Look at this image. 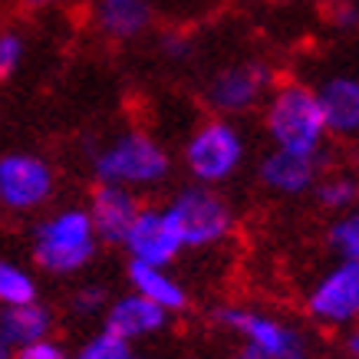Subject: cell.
Here are the masks:
<instances>
[{"label": "cell", "mask_w": 359, "mask_h": 359, "mask_svg": "<svg viewBox=\"0 0 359 359\" xmlns=\"http://www.w3.org/2000/svg\"><path fill=\"white\" fill-rule=\"evenodd\" d=\"M122 250L135 264H152V267H172L182 254V234L175 228V218L165 205H142L129 234L122 241Z\"/></svg>", "instance_id": "30bf717a"}, {"label": "cell", "mask_w": 359, "mask_h": 359, "mask_svg": "<svg viewBox=\"0 0 359 359\" xmlns=\"http://www.w3.org/2000/svg\"><path fill=\"white\" fill-rule=\"evenodd\" d=\"M99 241L86 205H63L46 211L30 228V261L46 277H79L96 264Z\"/></svg>", "instance_id": "6da1fadb"}, {"label": "cell", "mask_w": 359, "mask_h": 359, "mask_svg": "<svg viewBox=\"0 0 359 359\" xmlns=\"http://www.w3.org/2000/svg\"><path fill=\"white\" fill-rule=\"evenodd\" d=\"M327 132L337 139H359V76L333 73L316 86Z\"/></svg>", "instance_id": "9a60e30c"}, {"label": "cell", "mask_w": 359, "mask_h": 359, "mask_svg": "<svg viewBox=\"0 0 359 359\" xmlns=\"http://www.w3.org/2000/svg\"><path fill=\"white\" fill-rule=\"evenodd\" d=\"M109 290L102 283H79L69 294V313L76 320H102L106 306H109Z\"/></svg>", "instance_id": "7402d4cb"}, {"label": "cell", "mask_w": 359, "mask_h": 359, "mask_svg": "<svg viewBox=\"0 0 359 359\" xmlns=\"http://www.w3.org/2000/svg\"><path fill=\"white\" fill-rule=\"evenodd\" d=\"M175 158L162 139L145 129H126L89 155V172L96 185H119L129 191H149L172 178Z\"/></svg>", "instance_id": "7a4b0ae2"}, {"label": "cell", "mask_w": 359, "mask_h": 359, "mask_svg": "<svg viewBox=\"0 0 359 359\" xmlns=\"http://www.w3.org/2000/svg\"><path fill=\"white\" fill-rule=\"evenodd\" d=\"M168 323H172V313H165L162 306H155L152 300L132 294V290L112 297L106 313H102V330L116 333V337L132 343V346L142 343V339H152L158 333H165Z\"/></svg>", "instance_id": "4fadbf2b"}, {"label": "cell", "mask_w": 359, "mask_h": 359, "mask_svg": "<svg viewBox=\"0 0 359 359\" xmlns=\"http://www.w3.org/2000/svg\"><path fill=\"white\" fill-rule=\"evenodd\" d=\"M162 53L168 56V60H188L191 43H188L185 36H178V33H168V36H162Z\"/></svg>", "instance_id": "484cf974"}, {"label": "cell", "mask_w": 359, "mask_h": 359, "mask_svg": "<svg viewBox=\"0 0 359 359\" xmlns=\"http://www.w3.org/2000/svg\"><path fill=\"white\" fill-rule=\"evenodd\" d=\"M327 175V152L297 155L267 149L257 158V182L273 198H304L313 195L316 182Z\"/></svg>", "instance_id": "8fae6325"}, {"label": "cell", "mask_w": 359, "mask_h": 359, "mask_svg": "<svg viewBox=\"0 0 359 359\" xmlns=\"http://www.w3.org/2000/svg\"><path fill=\"white\" fill-rule=\"evenodd\" d=\"M23 60H27V40L20 30L4 27L0 30V83H7L20 73Z\"/></svg>", "instance_id": "603a6c76"}, {"label": "cell", "mask_w": 359, "mask_h": 359, "mask_svg": "<svg viewBox=\"0 0 359 359\" xmlns=\"http://www.w3.org/2000/svg\"><path fill=\"white\" fill-rule=\"evenodd\" d=\"M343 353H346V359H359V323L343 333Z\"/></svg>", "instance_id": "4316f807"}, {"label": "cell", "mask_w": 359, "mask_h": 359, "mask_svg": "<svg viewBox=\"0 0 359 359\" xmlns=\"http://www.w3.org/2000/svg\"><path fill=\"white\" fill-rule=\"evenodd\" d=\"M53 333H56V310L50 304H43V300L0 310V339L11 349L33 346L40 339H50Z\"/></svg>", "instance_id": "e0dca14e"}, {"label": "cell", "mask_w": 359, "mask_h": 359, "mask_svg": "<svg viewBox=\"0 0 359 359\" xmlns=\"http://www.w3.org/2000/svg\"><path fill=\"white\" fill-rule=\"evenodd\" d=\"M165 208L175 218V228L182 234L185 250L221 248L234 234V228H238L234 205L221 195L218 188L185 185L165 201Z\"/></svg>", "instance_id": "8992f818"}, {"label": "cell", "mask_w": 359, "mask_h": 359, "mask_svg": "<svg viewBox=\"0 0 359 359\" xmlns=\"http://www.w3.org/2000/svg\"><path fill=\"white\" fill-rule=\"evenodd\" d=\"M0 359H17V349H11L4 339H0Z\"/></svg>", "instance_id": "f546056e"}, {"label": "cell", "mask_w": 359, "mask_h": 359, "mask_svg": "<svg viewBox=\"0 0 359 359\" xmlns=\"http://www.w3.org/2000/svg\"><path fill=\"white\" fill-rule=\"evenodd\" d=\"M231 359H264V356L254 346H248V343H238V349L231 353Z\"/></svg>", "instance_id": "83f0119b"}, {"label": "cell", "mask_w": 359, "mask_h": 359, "mask_svg": "<svg viewBox=\"0 0 359 359\" xmlns=\"http://www.w3.org/2000/svg\"><path fill=\"white\" fill-rule=\"evenodd\" d=\"M89 27L106 43H135L155 27L152 0H89Z\"/></svg>", "instance_id": "7c38bea8"}, {"label": "cell", "mask_w": 359, "mask_h": 359, "mask_svg": "<svg viewBox=\"0 0 359 359\" xmlns=\"http://www.w3.org/2000/svg\"><path fill=\"white\" fill-rule=\"evenodd\" d=\"M135 359H145V356H135Z\"/></svg>", "instance_id": "1f68e13d"}, {"label": "cell", "mask_w": 359, "mask_h": 359, "mask_svg": "<svg viewBox=\"0 0 359 359\" xmlns=\"http://www.w3.org/2000/svg\"><path fill=\"white\" fill-rule=\"evenodd\" d=\"M135 346L119 339L116 333H106V330L99 327L93 337H86L79 343L76 353H69V359H135Z\"/></svg>", "instance_id": "44dd1931"}, {"label": "cell", "mask_w": 359, "mask_h": 359, "mask_svg": "<svg viewBox=\"0 0 359 359\" xmlns=\"http://www.w3.org/2000/svg\"><path fill=\"white\" fill-rule=\"evenodd\" d=\"M327 248L337 254V261L359 264V208L337 215L327 228Z\"/></svg>", "instance_id": "ffe728a7"}, {"label": "cell", "mask_w": 359, "mask_h": 359, "mask_svg": "<svg viewBox=\"0 0 359 359\" xmlns=\"http://www.w3.org/2000/svg\"><path fill=\"white\" fill-rule=\"evenodd\" d=\"M126 280H129L132 294L152 300L155 306H162L165 313H185L191 306V294L188 287L172 273V267H152V264H126Z\"/></svg>", "instance_id": "2e32d148"}, {"label": "cell", "mask_w": 359, "mask_h": 359, "mask_svg": "<svg viewBox=\"0 0 359 359\" xmlns=\"http://www.w3.org/2000/svg\"><path fill=\"white\" fill-rule=\"evenodd\" d=\"M23 7H30V11H46V7H60L66 0H20Z\"/></svg>", "instance_id": "f1b7e54d"}, {"label": "cell", "mask_w": 359, "mask_h": 359, "mask_svg": "<svg viewBox=\"0 0 359 359\" xmlns=\"http://www.w3.org/2000/svg\"><path fill=\"white\" fill-rule=\"evenodd\" d=\"M248 162V135L234 119L208 116L188 132L182 145V165H185L191 185L221 188L234 182Z\"/></svg>", "instance_id": "5b68a950"}, {"label": "cell", "mask_w": 359, "mask_h": 359, "mask_svg": "<svg viewBox=\"0 0 359 359\" xmlns=\"http://www.w3.org/2000/svg\"><path fill=\"white\" fill-rule=\"evenodd\" d=\"M60 191L53 162L36 152L0 155V208L11 215H36L50 208Z\"/></svg>", "instance_id": "52a82bcc"}, {"label": "cell", "mask_w": 359, "mask_h": 359, "mask_svg": "<svg viewBox=\"0 0 359 359\" xmlns=\"http://www.w3.org/2000/svg\"><path fill=\"white\" fill-rule=\"evenodd\" d=\"M211 320L238 343L254 346L264 359H316L313 337L290 316L267 313L250 304H221Z\"/></svg>", "instance_id": "277c9868"}, {"label": "cell", "mask_w": 359, "mask_h": 359, "mask_svg": "<svg viewBox=\"0 0 359 359\" xmlns=\"http://www.w3.org/2000/svg\"><path fill=\"white\" fill-rule=\"evenodd\" d=\"M306 320L320 330H343L359 323V264L333 261L304 297Z\"/></svg>", "instance_id": "9c48e42d"}, {"label": "cell", "mask_w": 359, "mask_h": 359, "mask_svg": "<svg viewBox=\"0 0 359 359\" xmlns=\"http://www.w3.org/2000/svg\"><path fill=\"white\" fill-rule=\"evenodd\" d=\"M313 201L323 211H330L333 218L337 215H346L353 208H359V178L346 172H333L323 175L313 188Z\"/></svg>", "instance_id": "d6986e66"}, {"label": "cell", "mask_w": 359, "mask_h": 359, "mask_svg": "<svg viewBox=\"0 0 359 359\" xmlns=\"http://www.w3.org/2000/svg\"><path fill=\"white\" fill-rule=\"evenodd\" d=\"M17 359H69V349L60 343V339H40L33 346L17 349Z\"/></svg>", "instance_id": "cb8c5ba5"}, {"label": "cell", "mask_w": 359, "mask_h": 359, "mask_svg": "<svg viewBox=\"0 0 359 359\" xmlns=\"http://www.w3.org/2000/svg\"><path fill=\"white\" fill-rule=\"evenodd\" d=\"M261 122L264 135L271 139V149H280V152L316 155L323 152L330 139L316 89L297 79L277 83L271 89V96L261 106Z\"/></svg>", "instance_id": "3957f363"}, {"label": "cell", "mask_w": 359, "mask_h": 359, "mask_svg": "<svg viewBox=\"0 0 359 359\" xmlns=\"http://www.w3.org/2000/svg\"><path fill=\"white\" fill-rule=\"evenodd\" d=\"M330 23L337 30H356L359 27V4L349 0V4H339V7H330Z\"/></svg>", "instance_id": "d4e9b609"}, {"label": "cell", "mask_w": 359, "mask_h": 359, "mask_svg": "<svg viewBox=\"0 0 359 359\" xmlns=\"http://www.w3.org/2000/svg\"><path fill=\"white\" fill-rule=\"evenodd\" d=\"M33 300H40L36 273L13 257H0V310L33 304Z\"/></svg>", "instance_id": "ac0fdd59"}, {"label": "cell", "mask_w": 359, "mask_h": 359, "mask_svg": "<svg viewBox=\"0 0 359 359\" xmlns=\"http://www.w3.org/2000/svg\"><path fill=\"white\" fill-rule=\"evenodd\" d=\"M273 86H277L273 69L264 60H241V63L221 66L208 76L205 102L221 119H241L248 112L261 109Z\"/></svg>", "instance_id": "ba28073f"}, {"label": "cell", "mask_w": 359, "mask_h": 359, "mask_svg": "<svg viewBox=\"0 0 359 359\" xmlns=\"http://www.w3.org/2000/svg\"><path fill=\"white\" fill-rule=\"evenodd\" d=\"M139 195L129 191V188L119 185H93L89 191V218H93V228H96L99 241L109 244V248H122V241L129 234L132 221L139 215Z\"/></svg>", "instance_id": "5bb4252c"}, {"label": "cell", "mask_w": 359, "mask_h": 359, "mask_svg": "<svg viewBox=\"0 0 359 359\" xmlns=\"http://www.w3.org/2000/svg\"><path fill=\"white\" fill-rule=\"evenodd\" d=\"M320 4H327V7H339V4H349V0H320Z\"/></svg>", "instance_id": "4dcf8cb0"}]
</instances>
